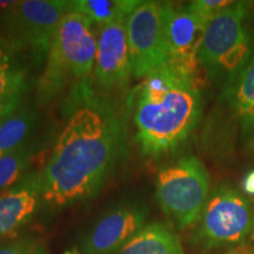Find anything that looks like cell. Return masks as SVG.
Wrapping results in <instances>:
<instances>
[{"label": "cell", "instance_id": "obj_1", "mask_svg": "<svg viewBox=\"0 0 254 254\" xmlns=\"http://www.w3.org/2000/svg\"><path fill=\"white\" fill-rule=\"evenodd\" d=\"M63 125L43 170V204L64 208L93 199L126 153V114L92 79L62 100Z\"/></svg>", "mask_w": 254, "mask_h": 254}, {"label": "cell", "instance_id": "obj_2", "mask_svg": "<svg viewBox=\"0 0 254 254\" xmlns=\"http://www.w3.org/2000/svg\"><path fill=\"white\" fill-rule=\"evenodd\" d=\"M126 111L139 150L158 158L178 150L194 131L201 117V93L195 78L166 64L133 88Z\"/></svg>", "mask_w": 254, "mask_h": 254}, {"label": "cell", "instance_id": "obj_3", "mask_svg": "<svg viewBox=\"0 0 254 254\" xmlns=\"http://www.w3.org/2000/svg\"><path fill=\"white\" fill-rule=\"evenodd\" d=\"M94 25L84 15L68 12L62 19L37 85V100L49 105L64 99L79 82L91 79L97 56Z\"/></svg>", "mask_w": 254, "mask_h": 254}, {"label": "cell", "instance_id": "obj_4", "mask_svg": "<svg viewBox=\"0 0 254 254\" xmlns=\"http://www.w3.org/2000/svg\"><path fill=\"white\" fill-rule=\"evenodd\" d=\"M69 1L23 0L0 11V37L5 49L30 67L46 63L53 37Z\"/></svg>", "mask_w": 254, "mask_h": 254}, {"label": "cell", "instance_id": "obj_5", "mask_svg": "<svg viewBox=\"0 0 254 254\" xmlns=\"http://www.w3.org/2000/svg\"><path fill=\"white\" fill-rule=\"evenodd\" d=\"M247 2H236L215 14L205 28L199 64L215 84L227 91L252 57L245 25Z\"/></svg>", "mask_w": 254, "mask_h": 254}, {"label": "cell", "instance_id": "obj_6", "mask_svg": "<svg viewBox=\"0 0 254 254\" xmlns=\"http://www.w3.org/2000/svg\"><path fill=\"white\" fill-rule=\"evenodd\" d=\"M208 192L207 170L193 155L179 158L157 173L155 196L165 215L179 228L199 220Z\"/></svg>", "mask_w": 254, "mask_h": 254}, {"label": "cell", "instance_id": "obj_7", "mask_svg": "<svg viewBox=\"0 0 254 254\" xmlns=\"http://www.w3.org/2000/svg\"><path fill=\"white\" fill-rule=\"evenodd\" d=\"M198 221L196 239L205 246L236 245L254 232V207L239 192L220 186L207 200Z\"/></svg>", "mask_w": 254, "mask_h": 254}, {"label": "cell", "instance_id": "obj_8", "mask_svg": "<svg viewBox=\"0 0 254 254\" xmlns=\"http://www.w3.org/2000/svg\"><path fill=\"white\" fill-rule=\"evenodd\" d=\"M165 8L166 2L139 1L127 18L126 33L134 78L144 79L167 64Z\"/></svg>", "mask_w": 254, "mask_h": 254}, {"label": "cell", "instance_id": "obj_9", "mask_svg": "<svg viewBox=\"0 0 254 254\" xmlns=\"http://www.w3.org/2000/svg\"><path fill=\"white\" fill-rule=\"evenodd\" d=\"M147 209L141 201L126 198L104 211L81 239L84 254H111L122 250L145 227Z\"/></svg>", "mask_w": 254, "mask_h": 254}, {"label": "cell", "instance_id": "obj_10", "mask_svg": "<svg viewBox=\"0 0 254 254\" xmlns=\"http://www.w3.org/2000/svg\"><path fill=\"white\" fill-rule=\"evenodd\" d=\"M208 20L195 13L190 5L183 7L167 4L165 8L167 65L178 72L195 78L199 50Z\"/></svg>", "mask_w": 254, "mask_h": 254}, {"label": "cell", "instance_id": "obj_11", "mask_svg": "<svg viewBox=\"0 0 254 254\" xmlns=\"http://www.w3.org/2000/svg\"><path fill=\"white\" fill-rule=\"evenodd\" d=\"M127 18H120L101 27L98 37L92 81L107 94L125 90L132 75L126 33Z\"/></svg>", "mask_w": 254, "mask_h": 254}, {"label": "cell", "instance_id": "obj_12", "mask_svg": "<svg viewBox=\"0 0 254 254\" xmlns=\"http://www.w3.org/2000/svg\"><path fill=\"white\" fill-rule=\"evenodd\" d=\"M43 202L41 171L31 170L17 184L0 193V240L12 239Z\"/></svg>", "mask_w": 254, "mask_h": 254}, {"label": "cell", "instance_id": "obj_13", "mask_svg": "<svg viewBox=\"0 0 254 254\" xmlns=\"http://www.w3.org/2000/svg\"><path fill=\"white\" fill-rule=\"evenodd\" d=\"M39 125V113L25 100L0 114V158L32 140Z\"/></svg>", "mask_w": 254, "mask_h": 254}, {"label": "cell", "instance_id": "obj_14", "mask_svg": "<svg viewBox=\"0 0 254 254\" xmlns=\"http://www.w3.org/2000/svg\"><path fill=\"white\" fill-rule=\"evenodd\" d=\"M30 68L17 56L0 49V114L25 100L31 86Z\"/></svg>", "mask_w": 254, "mask_h": 254}, {"label": "cell", "instance_id": "obj_15", "mask_svg": "<svg viewBox=\"0 0 254 254\" xmlns=\"http://www.w3.org/2000/svg\"><path fill=\"white\" fill-rule=\"evenodd\" d=\"M117 254H184V251L170 227L153 222L139 231Z\"/></svg>", "mask_w": 254, "mask_h": 254}, {"label": "cell", "instance_id": "obj_16", "mask_svg": "<svg viewBox=\"0 0 254 254\" xmlns=\"http://www.w3.org/2000/svg\"><path fill=\"white\" fill-rule=\"evenodd\" d=\"M225 95L239 118L244 136L254 139V55Z\"/></svg>", "mask_w": 254, "mask_h": 254}, {"label": "cell", "instance_id": "obj_17", "mask_svg": "<svg viewBox=\"0 0 254 254\" xmlns=\"http://www.w3.org/2000/svg\"><path fill=\"white\" fill-rule=\"evenodd\" d=\"M140 0H73L69 12L86 17L94 26L104 27L120 18L128 17Z\"/></svg>", "mask_w": 254, "mask_h": 254}, {"label": "cell", "instance_id": "obj_18", "mask_svg": "<svg viewBox=\"0 0 254 254\" xmlns=\"http://www.w3.org/2000/svg\"><path fill=\"white\" fill-rule=\"evenodd\" d=\"M43 147V141L33 138L21 147L0 158V193L17 184L27 172L37 154Z\"/></svg>", "mask_w": 254, "mask_h": 254}, {"label": "cell", "instance_id": "obj_19", "mask_svg": "<svg viewBox=\"0 0 254 254\" xmlns=\"http://www.w3.org/2000/svg\"><path fill=\"white\" fill-rule=\"evenodd\" d=\"M234 1H228V0H195V1L190 2V8L205 18L206 20H211L215 14L231 6Z\"/></svg>", "mask_w": 254, "mask_h": 254}, {"label": "cell", "instance_id": "obj_20", "mask_svg": "<svg viewBox=\"0 0 254 254\" xmlns=\"http://www.w3.org/2000/svg\"><path fill=\"white\" fill-rule=\"evenodd\" d=\"M38 247L31 237H23L0 244V254H33Z\"/></svg>", "mask_w": 254, "mask_h": 254}, {"label": "cell", "instance_id": "obj_21", "mask_svg": "<svg viewBox=\"0 0 254 254\" xmlns=\"http://www.w3.org/2000/svg\"><path fill=\"white\" fill-rule=\"evenodd\" d=\"M243 190L244 192L250 195H254V170L246 174L243 180Z\"/></svg>", "mask_w": 254, "mask_h": 254}, {"label": "cell", "instance_id": "obj_22", "mask_svg": "<svg viewBox=\"0 0 254 254\" xmlns=\"http://www.w3.org/2000/svg\"><path fill=\"white\" fill-rule=\"evenodd\" d=\"M227 254H254V247H251L249 245L239 246L238 249L231 251Z\"/></svg>", "mask_w": 254, "mask_h": 254}, {"label": "cell", "instance_id": "obj_23", "mask_svg": "<svg viewBox=\"0 0 254 254\" xmlns=\"http://www.w3.org/2000/svg\"><path fill=\"white\" fill-rule=\"evenodd\" d=\"M33 254H46V252L44 251L43 247H38V249L36 250V252H34Z\"/></svg>", "mask_w": 254, "mask_h": 254}, {"label": "cell", "instance_id": "obj_24", "mask_svg": "<svg viewBox=\"0 0 254 254\" xmlns=\"http://www.w3.org/2000/svg\"><path fill=\"white\" fill-rule=\"evenodd\" d=\"M0 49H5V45H4V41H2L1 37H0Z\"/></svg>", "mask_w": 254, "mask_h": 254}]
</instances>
